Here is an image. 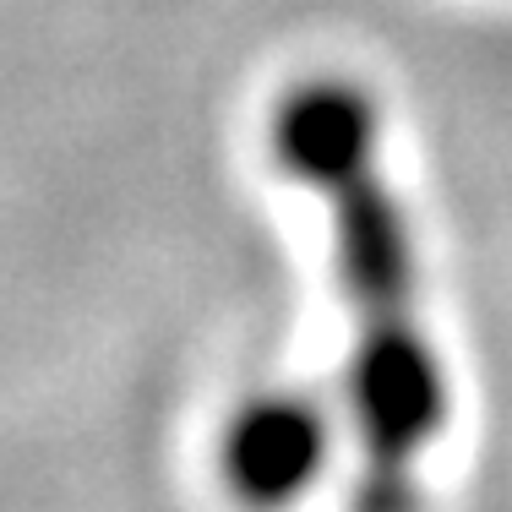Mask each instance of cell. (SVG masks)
<instances>
[{"label": "cell", "mask_w": 512, "mask_h": 512, "mask_svg": "<svg viewBox=\"0 0 512 512\" xmlns=\"http://www.w3.org/2000/svg\"><path fill=\"white\" fill-rule=\"evenodd\" d=\"M273 158L322 197L333 224V267L355 327L349 420L360 436V480L349 512H414V469L447 431L453 398L420 327L409 213L382 175V109L349 77H306L273 109Z\"/></svg>", "instance_id": "1"}, {"label": "cell", "mask_w": 512, "mask_h": 512, "mask_svg": "<svg viewBox=\"0 0 512 512\" xmlns=\"http://www.w3.org/2000/svg\"><path fill=\"white\" fill-rule=\"evenodd\" d=\"M333 453L327 409L306 393H256L218 431V480L246 512H289L306 502Z\"/></svg>", "instance_id": "2"}]
</instances>
